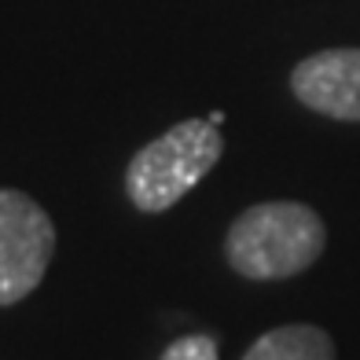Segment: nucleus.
Segmentation results:
<instances>
[{
  "label": "nucleus",
  "instance_id": "obj_1",
  "mask_svg": "<svg viewBox=\"0 0 360 360\" xmlns=\"http://www.w3.org/2000/svg\"><path fill=\"white\" fill-rule=\"evenodd\" d=\"M327 228L305 202H257L232 221L224 239L228 265L247 280H287L323 254Z\"/></svg>",
  "mask_w": 360,
  "mask_h": 360
},
{
  "label": "nucleus",
  "instance_id": "obj_2",
  "mask_svg": "<svg viewBox=\"0 0 360 360\" xmlns=\"http://www.w3.org/2000/svg\"><path fill=\"white\" fill-rule=\"evenodd\" d=\"M224 136L210 118H188L133 155L125 169V191L136 210L162 214L176 206L221 162Z\"/></svg>",
  "mask_w": 360,
  "mask_h": 360
},
{
  "label": "nucleus",
  "instance_id": "obj_3",
  "mask_svg": "<svg viewBox=\"0 0 360 360\" xmlns=\"http://www.w3.org/2000/svg\"><path fill=\"white\" fill-rule=\"evenodd\" d=\"M56 254L52 217L15 188H0V305L37 290Z\"/></svg>",
  "mask_w": 360,
  "mask_h": 360
},
{
  "label": "nucleus",
  "instance_id": "obj_4",
  "mask_svg": "<svg viewBox=\"0 0 360 360\" xmlns=\"http://www.w3.org/2000/svg\"><path fill=\"white\" fill-rule=\"evenodd\" d=\"M302 107L335 122H360V48H323L290 70Z\"/></svg>",
  "mask_w": 360,
  "mask_h": 360
},
{
  "label": "nucleus",
  "instance_id": "obj_5",
  "mask_svg": "<svg viewBox=\"0 0 360 360\" xmlns=\"http://www.w3.org/2000/svg\"><path fill=\"white\" fill-rule=\"evenodd\" d=\"M243 360H335V342L323 327L290 323L261 335Z\"/></svg>",
  "mask_w": 360,
  "mask_h": 360
},
{
  "label": "nucleus",
  "instance_id": "obj_6",
  "mask_svg": "<svg viewBox=\"0 0 360 360\" xmlns=\"http://www.w3.org/2000/svg\"><path fill=\"white\" fill-rule=\"evenodd\" d=\"M162 360H217V338H214V335L176 338L173 346L162 353Z\"/></svg>",
  "mask_w": 360,
  "mask_h": 360
},
{
  "label": "nucleus",
  "instance_id": "obj_7",
  "mask_svg": "<svg viewBox=\"0 0 360 360\" xmlns=\"http://www.w3.org/2000/svg\"><path fill=\"white\" fill-rule=\"evenodd\" d=\"M210 122H214V125L221 129V125H224V110H214V114H210Z\"/></svg>",
  "mask_w": 360,
  "mask_h": 360
}]
</instances>
